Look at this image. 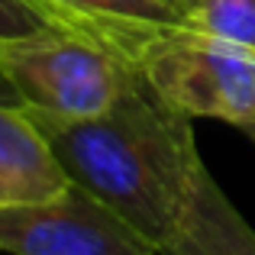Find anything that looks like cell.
<instances>
[{
    "label": "cell",
    "instance_id": "10",
    "mask_svg": "<svg viewBox=\"0 0 255 255\" xmlns=\"http://www.w3.org/2000/svg\"><path fill=\"white\" fill-rule=\"evenodd\" d=\"M0 104H13V107H23V97L16 94V87L10 84V78L0 71Z\"/></svg>",
    "mask_w": 255,
    "mask_h": 255
},
{
    "label": "cell",
    "instance_id": "6",
    "mask_svg": "<svg viewBox=\"0 0 255 255\" xmlns=\"http://www.w3.org/2000/svg\"><path fill=\"white\" fill-rule=\"evenodd\" d=\"M158 255H255V230L207 165H200L184 213Z\"/></svg>",
    "mask_w": 255,
    "mask_h": 255
},
{
    "label": "cell",
    "instance_id": "7",
    "mask_svg": "<svg viewBox=\"0 0 255 255\" xmlns=\"http://www.w3.org/2000/svg\"><path fill=\"white\" fill-rule=\"evenodd\" d=\"M49 23L75 26L104 45H110L117 55L129 62L132 45L149 26L178 23L174 10L162 0H29ZM132 68V65H129Z\"/></svg>",
    "mask_w": 255,
    "mask_h": 255
},
{
    "label": "cell",
    "instance_id": "9",
    "mask_svg": "<svg viewBox=\"0 0 255 255\" xmlns=\"http://www.w3.org/2000/svg\"><path fill=\"white\" fill-rule=\"evenodd\" d=\"M52 26L29 0H0V39H19Z\"/></svg>",
    "mask_w": 255,
    "mask_h": 255
},
{
    "label": "cell",
    "instance_id": "5",
    "mask_svg": "<svg viewBox=\"0 0 255 255\" xmlns=\"http://www.w3.org/2000/svg\"><path fill=\"white\" fill-rule=\"evenodd\" d=\"M71 187L68 171L26 107L0 104V207L55 200Z\"/></svg>",
    "mask_w": 255,
    "mask_h": 255
},
{
    "label": "cell",
    "instance_id": "11",
    "mask_svg": "<svg viewBox=\"0 0 255 255\" xmlns=\"http://www.w3.org/2000/svg\"><path fill=\"white\" fill-rule=\"evenodd\" d=\"M246 132H249V136L255 139V120H252V123H249V126H246Z\"/></svg>",
    "mask_w": 255,
    "mask_h": 255
},
{
    "label": "cell",
    "instance_id": "12",
    "mask_svg": "<svg viewBox=\"0 0 255 255\" xmlns=\"http://www.w3.org/2000/svg\"><path fill=\"white\" fill-rule=\"evenodd\" d=\"M162 3H168V6H174V0H162Z\"/></svg>",
    "mask_w": 255,
    "mask_h": 255
},
{
    "label": "cell",
    "instance_id": "2",
    "mask_svg": "<svg viewBox=\"0 0 255 255\" xmlns=\"http://www.w3.org/2000/svg\"><path fill=\"white\" fill-rule=\"evenodd\" d=\"M129 65L152 94L187 120H255V49L184 23L149 26Z\"/></svg>",
    "mask_w": 255,
    "mask_h": 255
},
{
    "label": "cell",
    "instance_id": "8",
    "mask_svg": "<svg viewBox=\"0 0 255 255\" xmlns=\"http://www.w3.org/2000/svg\"><path fill=\"white\" fill-rule=\"evenodd\" d=\"M178 23L255 49V0H174Z\"/></svg>",
    "mask_w": 255,
    "mask_h": 255
},
{
    "label": "cell",
    "instance_id": "1",
    "mask_svg": "<svg viewBox=\"0 0 255 255\" xmlns=\"http://www.w3.org/2000/svg\"><path fill=\"white\" fill-rule=\"evenodd\" d=\"M29 113L71 184L162 252L204 165L191 120L162 104L139 75H132L120 100L100 117L65 120Z\"/></svg>",
    "mask_w": 255,
    "mask_h": 255
},
{
    "label": "cell",
    "instance_id": "4",
    "mask_svg": "<svg viewBox=\"0 0 255 255\" xmlns=\"http://www.w3.org/2000/svg\"><path fill=\"white\" fill-rule=\"evenodd\" d=\"M0 252L10 255H158L100 200L71 184L42 204L0 207Z\"/></svg>",
    "mask_w": 255,
    "mask_h": 255
},
{
    "label": "cell",
    "instance_id": "3",
    "mask_svg": "<svg viewBox=\"0 0 255 255\" xmlns=\"http://www.w3.org/2000/svg\"><path fill=\"white\" fill-rule=\"evenodd\" d=\"M0 71L23 97V107L65 120L107 113L136 75L97 36L55 23L32 36L0 39Z\"/></svg>",
    "mask_w": 255,
    "mask_h": 255
}]
</instances>
